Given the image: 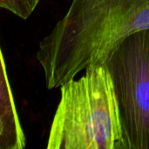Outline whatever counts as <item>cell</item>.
<instances>
[{"instance_id": "6da1fadb", "label": "cell", "mask_w": 149, "mask_h": 149, "mask_svg": "<svg viewBox=\"0 0 149 149\" xmlns=\"http://www.w3.org/2000/svg\"><path fill=\"white\" fill-rule=\"evenodd\" d=\"M148 28L149 0H72L36 53L47 89L105 64L126 38Z\"/></svg>"}, {"instance_id": "7a4b0ae2", "label": "cell", "mask_w": 149, "mask_h": 149, "mask_svg": "<svg viewBox=\"0 0 149 149\" xmlns=\"http://www.w3.org/2000/svg\"><path fill=\"white\" fill-rule=\"evenodd\" d=\"M63 84L47 149H122V128L112 77L106 64Z\"/></svg>"}, {"instance_id": "3957f363", "label": "cell", "mask_w": 149, "mask_h": 149, "mask_svg": "<svg viewBox=\"0 0 149 149\" xmlns=\"http://www.w3.org/2000/svg\"><path fill=\"white\" fill-rule=\"evenodd\" d=\"M122 128V149H149V28L126 38L106 61Z\"/></svg>"}, {"instance_id": "277c9868", "label": "cell", "mask_w": 149, "mask_h": 149, "mask_svg": "<svg viewBox=\"0 0 149 149\" xmlns=\"http://www.w3.org/2000/svg\"><path fill=\"white\" fill-rule=\"evenodd\" d=\"M1 149H23L25 137L15 107L13 94L8 79L6 65L1 50Z\"/></svg>"}, {"instance_id": "5b68a950", "label": "cell", "mask_w": 149, "mask_h": 149, "mask_svg": "<svg viewBox=\"0 0 149 149\" xmlns=\"http://www.w3.org/2000/svg\"><path fill=\"white\" fill-rule=\"evenodd\" d=\"M40 0H0V7L26 20L37 8Z\"/></svg>"}]
</instances>
